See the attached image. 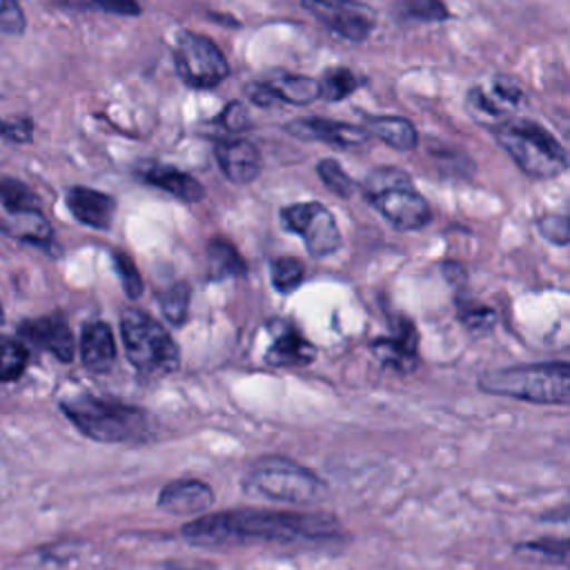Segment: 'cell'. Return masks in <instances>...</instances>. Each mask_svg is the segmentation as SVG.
Segmentation results:
<instances>
[{
    "mask_svg": "<svg viewBox=\"0 0 570 570\" xmlns=\"http://www.w3.org/2000/svg\"><path fill=\"white\" fill-rule=\"evenodd\" d=\"M479 387L488 394L563 405L570 399V367L559 361L490 370L479 376Z\"/></svg>",
    "mask_w": 570,
    "mask_h": 570,
    "instance_id": "obj_3",
    "label": "cell"
},
{
    "mask_svg": "<svg viewBox=\"0 0 570 570\" xmlns=\"http://www.w3.org/2000/svg\"><path fill=\"white\" fill-rule=\"evenodd\" d=\"M497 140L530 178H554L568 167V154L561 142L534 120L517 118L499 125Z\"/></svg>",
    "mask_w": 570,
    "mask_h": 570,
    "instance_id": "obj_6",
    "label": "cell"
},
{
    "mask_svg": "<svg viewBox=\"0 0 570 570\" xmlns=\"http://www.w3.org/2000/svg\"><path fill=\"white\" fill-rule=\"evenodd\" d=\"M27 358H29V352L20 341L0 334V381L2 383L20 379L27 367Z\"/></svg>",
    "mask_w": 570,
    "mask_h": 570,
    "instance_id": "obj_26",
    "label": "cell"
},
{
    "mask_svg": "<svg viewBox=\"0 0 570 570\" xmlns=\"http://www.w3.org/2000/svg\"><path fill=\"white\" fill-rule=\"evenodd\" d=\"M218 122L227 129V131H243L249 125V116L243 102H229L223 114L218 116Z\"/></svg>",
    "mask_w": 570,
    "mask_h": 570,
    "instance_id": "obj_36",
    "label": "cell"
},
{
    "mask_svg": "<svg viewBox=\"0 0 570 570\" xmlns=\"http://www.w3.org/2000/svg\"><path fill=\"white\" fill-rule=\"evenodd\" d=\"M541 236L554 245H568L570 240V225L563 214H546L537 220Z\"/></svg>",
    "mask_w": 570,
    "mask_h": 570,
    "instance_id": "obj_33",
    "label": "cell"
},
{
    "mask_svg": "<svg viewBox=\"0 0 570 570\" xmlns=\"http://www.w3.org/2000/svg\"><path fill=\"white\" fill-rule=\"evenodd\" d=\"M358 76L347 67H332L318 80V98L325 100H343L358 89Z\"/></svg>",
    "mask_w": 570,
    "mask_h": 570,
    "instance_id": "obj_25",
    "label": "cell"
},
{
    "mask_svg": "<svg viewBox=\"0 0 570 570\" xmlns=\"http://www.w3.org/2000/svg\"><path fill=\"white\" fill-rule=\"evenodd\" d=\"M519 554H528V557H539L543 561H552V563H566L568 561V543L566 541H528L523 546L517 548Z\"/></svg>",
    "mask_w": 570,
    "mask_h": 570,
    "instance_id": "obj_31",
    "label": "cell"
},
{
    "mask_svg": "<svg viewBox=\"0 0 570 570\" xmlns=\"http://www.w3.org/2000/svg\"><path fill=\"white\" fill-rule=\"evenodd\" d=\"M0 321H2V307H0Z\"/></svg>",
    "mask_w": 570,
    "mask_h": 570,
    "instance_id": "obj_42",
    "label": "cell"
},
{
    "mask_svg": "<svg viewBox=\"0 0 570 570\" xmlns=\"http://www.w3.org/2000/svg\"><path fill=\"white\" fill-rule=\"evenodd\" d=\"M363 196L381 216L401 232H414L432 220L428 200L414 189L412 178L399 167H376L363 180Z\"/></svg>",
    "mask_w": 570,
    "mask_h": 570,
    "instance_id": "obj_5",
    "label": "cell"
},
{
    "mask_svg": "<svg viewBox=\"0 0 570 570\" xmlns=\"http://www.w3.org/2000/svg\"><path fill=\"white\" fill-rule=\"evenodd\" d=\"M160 309L165 314V318L171 325H183L187 318V309H189V285L187 283H176L171 287H167L160 296H158Z\"/></svg>",
    "mask_w": 570,
    "mask_h": 570,
    "instance_id": "obj_29",
    "label": "cell"
},
{
    "mask_svg": "<svg viewBox=\"0 0 570 570\" xmlns=\"http://www.w3.org/2000/svg\"><path fill=\"white\" fill-rule=\"evenodd\" d=\"M301 4L345 40H365L376 27V11L361 0H301Z\"/></svg>",
    "mask_w": 570,
    "mask_h": 570,
    "instance_id": "obj_10",
    "label": "cell"
},
{
    "mask_svg": "<svg viewBox=\"0 0 570 570\" xmlns=\"http://www.w3.org/2000/svg\"><path fill=\"white\" fill-rule=\"evenodd\" d=\"M281 223L287 232L298 234L314 258L334 254L341 247V232L332 212L316 203H294L281 209Z\"/></svg>",
    "mask_w": 570,
    "mask_h": 570,
    "instance_id": "obj_9",
    "label": "cell"
},
{
    "mask_svg": "<svg viewBox=\"0 0 570 570\" xmlns=\"http://www.w3.org/2000/svg\"><path fill=\"white\" fill-rule=\"evenodd\" d=\"M492 94L494 100H499V105H517L521 100V87L510 76H497Z\"/></svg>",
    "mask_w": 570,
    "mask_h": 570,
    "instance_id": "obj_37",
    "label": "cell"
},
{
    "mask_svg": "<svg viewBox=\"0 0 570 570\" xmlns=\"http://www.w3.org/2000/svg\"><path fill=\"white\" fill-rule=\"evenodd\" d=\"M216 160L227 180L236 185H247L258 178L263 169V156L258 147L245 138H232L216 145Z\"/></svg>",
    "mask_w": 570,
    "mask_h": 570,
    "instance_id": "obj_13",
    "label": "cell"
},
{
    "mask_svg": "<svg viewBox=\"0 0 570 570\" xmlns=\"http://www.w3.org/2000/svg\"><path fill=\"white\" fill-rule=\"evenodd\" d=\"M265 85L274 91L278 102L292 105H309L318 98V80L312 76L278 71L265 78Z\"/></svg>",
    "mask_w": 570,
    "mask_h": 570,
    "instance_id": "obj_20",
    "label": "cell"
},
{
    "mask_svg": "<svg viewBox=\"0 0 570 570\" xmlns=\"http://www.w3.org/2000/svg\"><path fill=\"white\" fill-rule=\"evenodd\" d=\"M243 490L278 503H314L325 497V481L287 456H261L243 474Z\"/></svg>",
    "mask_w": 570,
    "mask_h": 570,
    "instance_id": "obj_4",
    "label": "cell"
},
{
    "mask_svg": "<svg viewBox=\"0 0 570 570\" xmlns=\"http://www.w3.org/2000/svg\"><path fill=\"white\" fill-rule=\"evenodd\" d=\"M0 205L7 209V214L40 212L38 194L27 183L11 176L0 178Z\"/></svg>",
    "mask_w": 570,
    "mask_h": 570,
    "instance_id": "obj_23",
    "label": "cell"
},
{
    "mask_svg": "<svg viewBox=\"0 0 570 570\" xmlns=\"http://www.w3.org/2000/svg\"><path fill=\"white\" fill-rule=\"evenodd\" d=\"M316 171H318V178L323 180V185H325L330 191H334L336 196L350 198V196L356 191L354 178H352L334 158H323V160H318Z\"/></svg>",
    "mask_w": 570,
    "mask_h": 570,
    "instance_id": "obj_28",
    "label": "cell"
},
{
    "mask_svg": "<svg viewBox=\"0 0 570 570\" xmlns=\"http://www.w3.org/2000/svg\"><path fill=\"white\" fill-rule=\"evenodd\" d=\"M91 2L116 16H138L142 11L138 0H91Z\"/></svg>",
    "mask_w": 570,
    "mask_h": 570,
    "instance_id": "obj_40",
    "label": "cell"
},
{
    "mask_svg": "<svg viewBox=\"0 0 570 570\" xmlns=\"http://www.w3.org/2000/svg\"><path fill=\"white\" fill-rule=\"evenodd\" d=\"M0 136H7L13 142H31L33 138V120L31 118H18V120H2V131Z\"/></svg>",
    "mask_w": 570,
    "mask_h": 570,
    "instance_id": "obj_38",
    "label": "cell"
},
{
    "mask_svg": "<svg viewBox=\"0 0 570 570\" xmlns=\"http://www.w3.org/2000/svg\"><path fill=\"white\" fill-rule=\"evenodd\" d=\"M316 358V347L289 323H281L274 330L272 345L265 352V361L272 367H305Z\"/></svg>",
    "mask_w": 570,
    "mask_h": 570,
    "instance_id": "obj_17",
    "label": "cell"
},
{
    "mask_svg": "<svg viewBox=\"0 0 570 570\" xmlns=\"http://www.w3.org/2000/svg\"><path fill=\"white\" fill-rule=\"evenodd\" d=\"M13 220L4 227L7 234L18 236L20 240L36 243V245H49L51 243V225L42 216V212H24V214H9Z\"/></svg>",
    "mask_w": 570,
    "mask_h": 570,
    "instance_id": "obj_24",
    "label": "cell"
},
{
    "mask_svg": "<svg viewBox=\"0 0 570 570\" xmlns=\"http://www.w3.org/2000/svg\"><path fill=\"white\" fill-rule=\"evenodd\" d=\"M370 136L381 138L385 145H390L392 149L399 151H407L414 149L419 142V131L412 125V120L401 118V116H372L367 118V127Z\"/></svg>",
    "mask_w": 570,
    "mask_h": 570,
    "instance_id": "obj_21",
    "label": "cell"
},
{
    "mask_svg": "<svg viewBox=\"0 0 570 570\" xmlns=\"http://www.w3.org/2000/svg\"><path fill=\"white\" fill-rule=\"evenodd\" d=\"M269 276H272V285L281 294H289L303 283L305 269H303L301 261H296L292 256H281L269 263Z\"/></svg>",
    "mask_w": 570,
    "mask_h": 570,
    "instance_id": "obj_27",
    "label": "cell"
},
{
    "mask_svg": "<svg viewBox=\"0 0 570 570\" xmlns=\"http://www.w3.org/2000/svg\"><path fill=\"white\" fill-rule=\"evenodd\" d=\"M468 102H470L472 109H479L483 116L499 118V116L503 114L501 105H499L494 98H490L485 91H481L479 87H474V89L468 94Z\"/></svg>",
    "mask_w": 570,
    "mask_h": 570,
    "instance_id": "obj_39",
    "label": "cell"
},
{
    "mask_svg": "<svg viewBox=\"0 0 570 570\" xmlns=\"http://www.w3.org/2000/svg\"><path fill=\"white\" fill-rule=\"evenodd\" d=\"M120 336L127 361L138 374L158 379L178 370V345L171 334L149 314L140 309H125L120 316Z\"/></svg>",
    "mask_w": 570,
    "mask_h": 570,
    "instance_id": "obj_7",
    "label": "cell"
},
{
    "mask_svg": "<svg viewBox=\"0 0 570 570\" xmlns=\"http://www.w3.org/2000/svg\"><path fill=\"white\" fill-rule=\"evenodd\" d=\"M80 358L91 372H107L116 361V343L105 321H89L80 334Z\"/></svg>",
    "mask_w": 570,
    "mask_h": 570,
    "instance_id": "obj_19",
    "label": "cell"
},
{
    "mask_svg": "<svg viewBox=\"0 0 570 570\" xmlns=\"http://www.w3.org/2000/svg\"><path fill=\"white\" fill-rule=\"evenodd\" d=\"M65 203L78 223L94 229H109L116 214L114 196L82 185L69 187L65 194Z\"/></svg>",
    "mask_w": 570,
    "mask_h": 570,
    "instance_id": "obj_14",
    "label": "cell"
},
{
    "mask_svg": "<svg viewBox=\"0 0 570 570\" xmlns=\"http://www.w3.org/2000/svg\"><path fill=\"white\" fill-rule=\"evenodd\" d=\"M338 532V521L323 512L227 510L205 512L183 528V537L200 548L245 546L252 541H321Z\"/></svg>",
    "mask_w": 570,
    "mask_h": 570,
    "instance_id": "obj_1",
    "label": "cell"
},
{
    "mask_svg": "<svg viewBox=\"0 0 570 570\" xmlns=\"http://www.w3.org/2000/svg\"><path fill=\"white\" fill-rule=\"evenodd\" d=\"M247 96H249V100H252L254 105H258V107H274V105H278V98H276L274 91L265 85V80L247 85Z\"/></svg>",
    "mask_w": 570,
    "mask_h": 570,
    "instance_id": "obj_41",
    "label": "cell"
},
{
    "mask_svg": "<svg viewBox=\"0 0 570 570\" xmlns=\"http://www.w3.org/2000/svg\"><path fill=\"white\" fill-rule=\"evenodd\" d=\"M65 416L89 439L100 443L140 441L149 432V416L136 405L94 394L60 401Z\"/></svg>",
    "mask_w": 570,
    "mask_h": 570,
    "instance_id": "obj_2",
    "label": "cell"
},
{
    "mask_svg": "<svg viewBox=\"0 0 570 570\" xmlns=\"http://www.w3.org/2000/svg\"><path fill=\"white\" fill-rule=\"evenodd\" d=\"M0 131H2V120H0Z\"/></svg>",
    "mask_w": 570,
    "mask_h": 570,
    "instance_id": "obj_43",
    "label": "cell"
},
{
    "mask_svg": "<svg viewBox=\"0 0 570 570\" xmlns=\"http://www.w3.org/2000/svg\"><path fill=\"white\" fill-rule=\"evenodd\" d=\"M207 263H209L212 278L245 276V272H247L243 256L225 238H212L209 240V245H207Z\"/></svg>",
    "mask_w": 570,
    "mask_h": 570,
    "instance_id": "obj_22",
    "label": "cell"
},
{
    "mask_svg": "<svg viewBox=\"0 0 570 570\" xmlns=\"http://www.w3.org/2000/svg\"><path fill=\"white\" fill-rule=\"evenodd\" d=\"M372 354L394 372H410L416 367V330L412 321H401L394 334L376 338Z\"/></svg>",
    "mask_w": 570,
    "mask_h": 570,
    "instance_id": "obj_18",
    "label": "cell"
},
{
    "mask_svg": "<svg viewBox=\"0 0 570 570\" xmlns=\"http://www.w3.org/2000/svg\"><path fill=\"white\" fill-rule=\"evenodd\" d=\"M27 27V16L18 0H0V33L18 36Z\"/></svg>",
    "mask_w": 570,
    "mask_h": 570,
    "instance_id": "obj_34",
    "label": "cell"
},
{
    "mask_svg": "<svg viewBox=\"0 0 570 570\" xmlns=\"http://www.w3.org/2000/svg\"><path fill=\"white\" fill-rule=\"evenodd\" d=\"M287 134L301 140H318L332 147L341 149H352L361 147L370 140V131L358 125L341 122V120H330V118H296L287 127Z\"/></svg>",
    "mask_w": 570,
    "mask_h": 570,
    "instance_id": "obj_11",
    "label": "cell"
},
{
    "mask_svg": "<svg viewBox=\"0 0 570 570\" xmlns=\"http://www.w3.org/2000/svg\"><path fill=\"white\" fill-rule=\"evenodd\" d=\"M461 321L472 332H488L492 327V323H494V312L488 309V307H481V305H476L472 309L463 307L461 309Z\"/></svg>",
    "mask_w": 570,
    "mask_h": 570,
    "instance_id": "obj_35",
    "label": "cell"
},
{
    "mask_svg": "<svg viewBox=\"0 0 570 570\" xmlns=\"http://www.w3.org/2000/svg\"><path fill=\"white\" fill-rule=\"evenodd\" d=\"M18 332L27 343L51 352L62 363H69L73 358V350H76L73 334L69 330L65 316H60V314L24 321V323H20Z\"/></svg>",
    "mask_w": 570,
    "mask_h": 570,
    "instance_id": "obj_12",
    "label": "cell"
},
{
    "mask_svg": "<svg viewBox=\"0 0 570 570\" xmlns=\"http://www.w3.org/2000/svg\"><path fill=\"white\" fill-rule=\"evenodd\" d=\"M138 178L145 180L147 185H154L185 203H198L205 198V187L187 171L174 167V165H165V163H142L138 167Z\"/></svg>",
    "mask_w": 570,
    "mask_h": 570,
    "instance_id": "obj_16",
    "label": "cell"
},
{
    "mask_svg": "<svg viewBox=\"0 0 570 570\" xmlns=\"http://www.w3.org/2000/svg\"><path fill=\"white\" fill-rule=\"evenodd\" d=\"M178 78L191 89H212L229 76V62L207 36L183 31L174 45Z\"/></svg>",
    "mask_w": 570,
    "mask_h": 570,
    "instance_id": "obj_8",
    "label": "cell"
},
{
    "mask_svg": "<svg viewBox=\"0 0 570 570\" xmlns=\"http://www.w3.org/2000/svg\"><path fill=\"white\" fill-rule=\"evenodd\" d=\"M396 9L401 18L421 22H441L450 16L443 0H401Z\"/></svg>",
    "mask_w": 570,
    "mask_h": 570,
    "instance_id": "obj_30",
    "label": "cell"
},
{
    "mask_svg": "<svg viewBox=\"0 0 570 570\" xmlns=\"http://www.w3.org/2000/svg\"><path fill=\"white\" fill-rule=\"evenodd\" d=\"M114 265H116V272L120 276V283H122V289L129 298H138L142 294V278L138 274V267L134 265V261L122 254V252H114Z\"/></svg>",
    "mask_w": 570,
    "mask_h": 570,
    "instance_id": "obj_32",
    "label": "cell"
},
{
    "mask_svg": "<svg viewBox=\"0 0 570 570\" xmlns=\"http://www.w3.org/2000/svg\"><path fill=\"white\" fill-rule=\"evenodd\" d=\"M214 503V490L200 479H176L158 492V508L169 514H200Z\"/></svg>",
    "mask_w": 570,
    "mask_h": 570,
    "instance_id": "obj_15",
    "label": "cell"
}]
</instances>
